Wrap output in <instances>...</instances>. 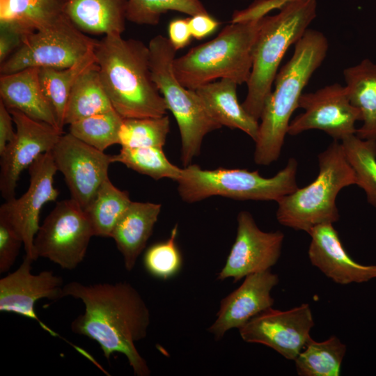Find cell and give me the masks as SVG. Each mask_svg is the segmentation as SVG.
Segmentation results:
<instances>
[{
  "label": "cell",
  "instance_id": "11",
  "mask_svg": "<svg viewBox=\"0 0 376 376\" xmlns=\"http://www.w3.org/2000/svg\"><path fill=\"white\" fill-rule=\"evenodd\" d=\"M298 115L288 127V134L295 136L309 130H320L334 139L342 141L355 134V123L361 120L360 111L353 106L345 86L336 83L313 93H302Z\"/></svg>",
  "mask_w": 376,
  "mask_h": 376
},
{
  "label": "cell",
  "instance_id": "9",
  "mask_svg": "<svg viewBox=\"0 0 376 376\" xmlns=\"http://www.w3.org/2000/svg\"><path fill=\"white\" fill-rule=\"evenodd\" d=\"M97 41L77 29L65 15L53 24L28 35L22 45L1 64V75L28 68L71 67L93 49Z\"/></svg>",
  "mask_w": 376,
  "mask_h": 376
},
{
  "label": "cell",
  "instance_id": "1",
  "mask_svg": "<svg viewBox=\"0 0 376 376\" xmlns=\"http://www.w3.org/2000/svg\"><path fill=\"white\" fill-rule=\"evenodd\" d=\"M63 297L80 299L84 311L72 322L76 334L95 341L104 357L125 356L134 375L148 376L150 370L136 347L145 338L150 322L149 309L130 283H99L85 285L72 281L63 285Z\"/></svg>",
  "mask_w": 376,
  "mask_h": 376
},
{
  "label": "cell",
  "instance_id": "26",
  "mask_svg": "<svg viewBox=\"0 0 376 376\" xmlns=\"http://www.w3.org/2000/svg\"><path fill=\"white\" fill-rule=\"evenodd\" d=\"M114 109L102 84L96 63L78 77L67 102L63 124L70 125L84 118Z\"/></svg>",
  "mask_w": 376,
  "mask_h": 376
},
{
  "label": "cell",
  "instance_id": "14",
  "mask_svg": "<svg viewBox=\"0 0 376 376\" xmlns=\"http://www.w3.org/2000/svg\"><path fill=\"white\" fill-rule=\"evenodd\" d=\"M313 326L310 306L302 304L288 311L272 307L251 318L239 331L245 342L266 345L295 360L311 338Z\"/></svg>",
  "mask_w": 376,
  "mask_h": 376
},
{
  "label": "cell",
  "instance_id": "13",
  "mask_svg": "<svg viewBox=\"0 0 376 376\" xmlns=\"http://www.w3.org/2000/svg\"><path fill=\"white\" fill-rule=\"evenodd\" d=\"M57 171L65 180L71 198L84 210L109 178V155L78 139L70 133L62 134L51 150Z\"/></svg>",
  "mask_w": 376,
  "mask_h": 376
},
{
  "label": "cell",
  "instance_id": "23",
  "mask_svg": "<svg viewBox=\"0 0 376 376\" xmlns=\"http://www.w3.org/2000/svg\"><path fill=\"white\" fill-rule=\"evenodd\" d=\"M127 0H65V15L86 34H120L125 29Z\"/></svg>",
  "mask_w": 376,
  "mask_h": 376
},
{
  "label": "cell",
  "instance_id": "17",
  "mask_svg": "<svg viewBox=\"0 0 376 376\" xmlns=\"http://www.w3.org/2000/svg\"><path fill=\"white\" fill-rule=\"evenodd\" d=\"M33 262L24 256L17 269L0 279V311L33 320L50 335L58 336L38 318L34 307L41 299L58 300L64 297L63 279L51 271L33 274Z\"/></svg>",
  "mask_w": 376,
  "mask_h": 376
},
{
  "label": "cell",
  "instance_id": "20",
  "mask_svg": "<svg viewBox=\"0 0 376 376\" xmlns=\"http://www.w3.org/2000/svg\"><path fill=\"white\" fill-rule=\"evenodd\" d=\"M39 69L28 68L1 75L0 101L9 110L19 111L35 120L62 130L55 112L42 90Z\"/></svg>",
  "mask_w": 376,
  "mask_h": 376
},
{
  "label": "cell",
  "instance_id": "31",
  "mask_svg": "<svg viewBox=\"0 0 376 376\" xmlns=\"http://www.w3.org/2000/svg\"><path fill=\"white\" fill-rule=\"evenodd\" d=\"M340 142L354 170L356 185L365 191L368 202L376 207V141L353 134Z\"/></svg>",
  "mask_w": 376,
  "mask_h": 376
},
{
  "label": "cell",
  "instance_id": "5",
  "mask_svg": "<svg viewBox=\"0 0 376 376\" xmlns=\"http://www.w3.org/2000/svg\"><path fill=\"white\" fill-rule=\"evenodd\" d=\"M260 20L230 23L214 39L175 58L173 70L178 80L192 90L218 79L247 83Z\"/></svg>",
  "mask_w": 376,
  "mask_h": 376
},
{
  "label": "cell",
  "instance_id": "34",
  "mask_svg": "<svg viewBox=\"0 0 376 376\" xmlns=\"http://www.w3.org/2000/svg\"><path fill=\"white\" fill-rule=\"evenodd\" d=\"M170 10L193 16L207 13L200 0H127L126 19L141 25H157Z\"/></svg>",
  "mask_w": 376,
  "mask_h": 376
},
{
  "label": "cell",
  "instance_id": "40",
  "mask_svg": "<svg viewBox=\"0 0 376 376\" xmlns=\"http://www.w3.org/2000/svg\"><path fill=\"white\" fill-rule=\"evenodd\" d=\"M168 35L170 42L176 50L187 46L192 37L188 18L172 20L168 26Z\"/></svg>",
  "mask_w": 376,
  "mask_h": 376
},
{
  "label": "cell",
  "instance_id": "16",
  "mask_svg": "<svg viewBox=\"0 0 376 376\" xmlns=\"http://www.w3.org/2000/svg\"><path fill=\"white\" fill-rule=\"evenodd\" d=\"M237 221L235 242L217 276L221 281L232 278L236 282L249 274L269 270L281 256L283 232L263 231L245 210L239 212Z\"/></svg>",
  "mask_w": 376,
  "mask_h": 376
},
{
  "label": "cell",
  "instance_id": "37",
  "mask_svg": "<svg viewBox=\"0 0 376 376\" xmlns=\"http://www.w3.org/2000/svg\"><path fill=\"white\" fill-rule=\"evenodd\" d=\"M291 0H255L247 8L235 10L230 19V23L258 21L267 16L271 11L280 10Z\"/></svg>",
  "mask_w": 376,
  "mask_h": 376
},
{
  "label": "cell",
  "instance_id": "27",
  "mask_svg": "<svg viewBox=\"0 0 376 376\" xmlns=\"http://www.w3.org/2000/svg\"><path fill=\"white\" fill-rule=\"evenodd\" d=\"M94 49L95 48L71 67L39 69L42 90L52 107L62 130L64 127L65 108L71 90L81 74L95 62Z\"/></svg>",
  "mask_w": 376,
  "mask_h": 376
},
{
  "label": "cell",
  "instance_id": "7",
  "mask_svg": "<svg viewBox=\"0 0 376 376\" xmlns=\"http://www.w3.org/2000/svg\"><path fill=\"white\" fill-rule=\"evenodd\" d=\"M297 171L295 158L289 159L286 166L271 178L260 175L258 171L224 168L207 170L189 164L182 169L175 182L180 197L188 203L215 196L277 202L298 189Z\"/></svg>",
  "mask_w": 376,
  "mask_h": 376
},
{
  "label": "cell",
  "instance_id": "36",
  "mask_svg": "<svg viewBox=\"0 0 376 376\" xmlns=\"http://www.w3.org/2000/svg\"><path fill=\"white\" fill-rule=\"evenodd\" d=\"M23 241L9 221L0 215V273L7 272L14 265Z\"/></svg>",
  "mask_w": 376,
  "mask_h": 376
},
{
  "label": "cell",
  "instance_id": "2",
  "mask_svg": "<svg viewBox=\"0 0 376 376\" xmlns=\"http://www.w3.org/2000/svg\"><path fill=\"white\" fill-rule=\"evenodd\" d=\"M94 53L102 84L123 118L166 114V104L152 78L148 46L109 34L97 41Z\"/></svg>",
  "mask_w": 376,
  "mask_h": 376
},
{
  "label": "cell",
  "instance_id": "4",
  "mask_svg": "<svg viewBox=\"0 0 376 376\" xmlns=\"http://www.w3.org/2000/svg\"><path fill=\"white\" fill-rule=\"evenodd\" d=\"M316 16V0H291L279 13L261 19L253 48L247 94L242 104L256 120H260L285 52L303 36Z\"/></svg>",
  "mask_w": 376,
  "mask_h": 376
},
{
  "label": "cell",
  "instance_id": "41",
  "mask_svg": "<svg viewBox=\"0 0 376 376\" xmlns=\"http://www.w3.org/2000/svg\"><path fill=\"white\" fill-rule=\"evenodd\" d=\"M13 119L11 113L4 104L0 101V154L7 145L15 137L13 127Z\"/></svg>",
  "mask_w": 376,
  "mask_h": 376
},
{
  "label": "cell",
  "instance_id": "39",
  "mask_svg": "<svg viewBox=\"0 0 376 376\" xmlns=\"http://www.w3.org/2000/svg\"><path fill=\"white\" fill-rule=\"evenodd\" d=\"M189 26L193 38L202 40L213 33L219 22L207 13H199L188 18Z\"/></svg>",
  "mask_w": 376,
  "mask_h": 376
},
{
  "label": "cell",
  "instance_id": "24",
  "mask_svg": "<svg viewBox=\"0 0 376 376\" xmlns=\"http://www.w3.org/2000/svg\"><path fill=\"white\" fill-rule=\"evenodd\" d=\"M351 104L361 112L363 125L355 135L376 141V63L368 58L343 70Z\"/></svg>",
  "mask_w": 376,
  "mask_h": 376
},
{
  "label": "cell",
  "instance_id": "32",
  "mask_svg": "<svg viewBox=\"0 0 376 376\" xmlns=\"http://www.w3.org/2000/svg\"><path fill=\"white\" fill-rule=\"evenodd\" d=\"M123 118L114 110L97 113L69 125V133L101 151L119 144Z\"/></svg>",
  "mask_w": 376,
  "mask_h": 376
},
{
  "label": "cell",
  "instance_id": "30",
  "mask_svg": "<svg viewBox=\"0 0 376 376\" xmlns=\"http://www.w3.org/2000/svg\"><path fill=\"white\" fill-rule=\"evenodd\" d=\"M111 162H119L139 173L155 180L169 178L176 181L182 169L173 164L163 152L162 148H124L111 155Z\"/></svg>",
  "mask_w": 376,
  "mask_h": 376
},
{
  "label": "cell",
  "instance_id": "3",
  "mask_svg": "<svg viewBox=\"0 0 376 376\" xmlns=\"http://www.w3.org/2000/svg\"><path fill=\"white\" fill-rule=\"evenodd\" d=\"M328 49L326 36L319 31L310 29L295 44L293 54L277 72L274 90L263 109L255 141L256 164L269 166L279 159L290 118L299 108L302 91L314 72L322 65Z\"/></svg>",
  "mask_w": 376,
  "mask_h": 376
},
{
  "label": "cell",
  "instance_id": "19",
  "mask_svg": "<svg viewBox=\"0 0 376 376\" xmlns=\"http://www.w3.org/2000/svg\"><path fill=\"white\" fill-rule=\"evenodd\" d=\"M308 258L326 276L340 285L364 283L376 279V265L354 260L343 248L333 224L315 226L309 232Z\"/></svg>",
  "mask_w": 376,
  "mask_h": 376
},
{
  "label": "cell",
  "instance_id": "8",
  "mask_svg": "<svg viewBox=\"0 0 376 376\" xmlns=\"http://www.w3.org/2000/svg\"><path fill=\"white\" fill-rule=\"evenodd\" d=\"M152 78L175 117L181 139L185 166L200 154L204 137L222 126L210 115L195 90L185 87L173 70L176 49L168 38L157 35L149 44Z\"/></svg>",
  "mask_w": 376,
  "mask_h": 376
},
{
  "label": "cell",
  "instance_id": "29",
  "mask_svg": "<svg viewBox=\"0 0 376 376\" xmlns=\"http://www.w3.org/2000/svg\"><path fill=\"white\" fill-rule=\"evenodd\" d=\"M346 345L336 336L317 342L308 340L294 360L300 376H338Z\"/></svg>",
  "mask_w": 376,
  "mask_h": 376
},
{
  "label": "cell",
  "instance_id": "18",
  "mask_svg": "<svg viewBox=\"0 0 376 376\" xmlns=\"http://www.w3.org/2000/svg\"><path fill=\"white\" fill-rule=\"evenodd\" d=\"M279 277L270 269L244 277L243 283L220 302L217 319L207 329L215 340H220L233 329H240L260 313L272 307L271 291Z\"/></svg>",
  "mask_w": 376,
  "mask_h": 376
},
{
  "label": "cell",
  "instance_id": "22",
  "mask_svg": "<svg viewBox=\"0 0 376 376\" xmlns=\"http://www.w3.org/2000/svg\"><path fill=\"white\" fill-rule=\"evenodd\" d=\"M238 84L220 79L202 85L195 91L210 115L221 125L238 129L256 140L259 123L240 104L237 96Z\"/></svg>",
  "mask_w": 376,
  "mask_h": 376
},
{
  "label": "cell",
  "instance_id": "38",
  "mask_svg": "<svg viewBox=\"0 0 376 376\" xmlns=\"http://www.w3.org/2000/svg\"><path fill=\"white\" fill-rule=\"evenodd\" d=\"M29 35L14 26L0 23V63H3Z\"/></svg>",
  "mask_w": 376,
  "mask_h": 376
},
{
  "label": "cell",
  "instance_id": "21",
  "mask_svg": "<svg viewBox=\"0 0 376 376\" xmlns=\"http://www.w3.org/2000/svg\"><path fill=\"white\" fill-rule=\"evenodd\" d=\"M161 208L159 203L132 201L116 224L110 237L121 253L127 271L133 269L145 249Z\"/></svg>",
  "mask_w": 376,
  "mask_h": 376
},
{
  "label": "cell",
  "instance_id": "6",
  "mask_svg": "<svg viewBox=\"0 0 376 376\" xmlns=\"http://www.w3.org/2000/svg\"><path fill=\"white\" fill-rule=\"evenodd\" d=\"M318 158L317 178L276 202V219L281 225L308 233L316 226L338 221L337 195L356 185L357 176L339 141L334 140Z\"/></svg>",
  "mask_w": 376,
  "mask_h": 376
},
{
  "label": "cell",
  "instance_id": "28",
  "mask_svg": "<svg viewBox=\"0 0 376 376\" xmlns=\"http://www.w3.org/2000/svg\"><path fill=\"white\" fill-rule=\"evenodd\" d=\"M132 201L129 193L117 188L107 178L84 211L92 225L95 236L111 237L119 219Z\"/></svg>",
  "mask_w": 376,
  "mask_h": 376
},
{
  "label": "cell",
  "instance_id": "35",
  "mask_svg": "<svg viewBox=\"0 0 376 376\" xmlns=\"http://www.w3.org/2000/svg\"><path fill=\"white\" fill-rule=\"evenodd\" d=\"M178 230L176 224L166 240L152 245L146 251L143 264L152 276L165 280L174 276L180 270L182 258L176 243Z\"/></svg>",
  "mask_w": 376,
  "mask_h": 376
},
{
  "label": "cell",
  "instance_id": "33",
  "mask_svg": "<svg viewBox=\"0 0 376 376\" xmlns=\"http://www.w3.org/2000/svg\"><path fill=\"white\" fill-rule=\"evenodd\" d=\"M170 131L168 116L123 118L119 144L124 148H162Z\"/></svg>",
  "mask_w": 376,
  "mask_h": 376
},
{
  "label": "cell",
  "instance_id": "25",
  "mask_svg": "<svg viewBox=\"0 0 376 376\" xmlns=\"http://www.w3.org/2000/svg\"><path fill=\"white\" fill-rule=\"evenodd\" d=\"M65 5V0H0V23L30 34L64 17Z\"/></svg>",
  "mask_w": 376,
  "mask_h": 376
},
{
  "label": "cell",
  "instance_id": "10",
  "mask_svg": "<svg viewBox=\"0 0 376 376\" xmlns=\"http://www.w3.org/2000/svg\"><path fill=\"white\" fill-rule=\"evenodd\" d=\"M93 236L84 210L71 198L63 200L40 226L34 240L36 254L62 269H74L83 261Z\"/></svg>",
  "mask_w": 376,
  "mask_h": 376
},
{
  "label": "cell",
  "instance_id": "12",
  "mask_svg": "<svg viewBox=\"0 0 376 376\" xmlns=\"http://www.w3.org/2000/svg\"><path fill=\"white\" fill-rule=\"evenodd\" d=\"M57 171L51 151L40 155L29 167V186L19 198H13L1 205L4 217L21 237L25 256L33 261L38 258L34 240L40 228V213L44 205L54 201L59 192L54 186Z\"/></svg>",
  "mask_w": 376,
  "mask_h": 376
},
{
  "label": "cell",
  "instance_id": "15",
  "mask_svg": "<svg viewBox=\"0 0 376 376\" xmlns=\"http://www.w3.org/2000/svg\"><path fill=\"white\" fill-rule=\"evenodd\" d=\"M9 110V109H8ZM16 126L15 139L0 154V191L6 201L15 198L20 174L42 154L51 151L63 131L10 109Z\"/></svg>",
  "mask_w": 376,
  "mask_h": 376
}]
</instances>
